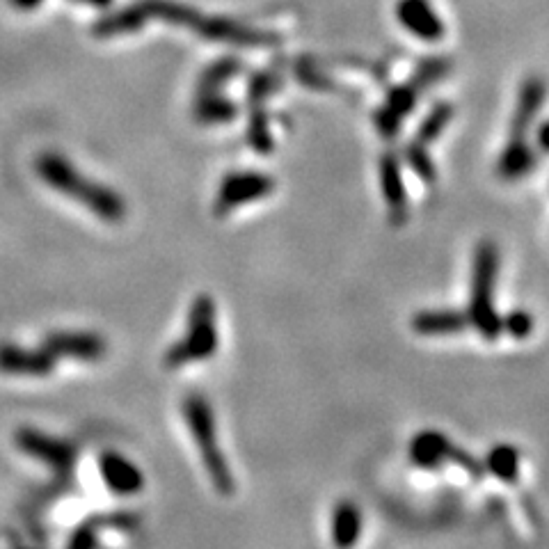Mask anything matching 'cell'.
Here are the masks:
<instances>
[{
    "label": "cell",
    "instance_id": "cell-1",
    "mask_svg": "<svg viewBox=\"0 0 549 549\" xmlns=\"http://www.w3.org/2000/svg\"><path fill=\"white\" fill-rule=\"evenodd\" d=\"M37 172L53 190L76 197L81 200L83 206H87L94 216H99L103 222H110V225H117L126 216V204L122 195H117L113 188L101 186L97 181L85 179L81 172L71 165L67 158L60 154H42L37 158Z\"/></svg>",
    "mask_w": 549,
    "mask_h": 549
},
{
    "label": "cell",
    "instance_id": "cell-2",
    "mask_svg": "<svg viewBox=\"0 0 549 549\" xmlns=\"http://www.w3.org/2000/svg\"><path fill=\"white\" fill-rule=\"evenodd\" d=\"M499 275V248L492 241H481L474 250L472 264V291H469L467 318L485 341L499 339L501 316L495 309V289Z\"/></svg>",
    "mask_w": 549,
    "mask_h": 549
},
{
    "label": "cell",
    "instance_id": "cell-3",
    "mask_svg": "<svg viewBox=\"0 0 549 549\" xmlns=\"http://www.w3.org/2000/svg\"><path fill=\"white\" fill-rule=\"evenodd\" d=\"M183 417H186L188 431L200 449L202 463L206 474L222 497L234 495L236 483L232 467H229L225 453L218 447V433H216V417H213V408L206 396L202 394H188L181 403Z\"/></svg>",
    "mask_w": 549,
    "mask_h": 549
},
{
    "label": "cell",
    "instance_id": "cell-4",
    "mask_svg": "<svg viewBox=\"0 0 549 549\" xmlns=\"http://www.w3.org/2000/svg\"><path fill=\"white\" fill-rule=\"evenodd\" d=\"M218 330H216V302L211 296H197L190 305L186 337L167 348L163 364L167 369H181L190 362H204L216 355Z\"/></svg>",
    "mask_w": 549,
    "mask_h": 549
},
{
    "label": "cell",
    "instance_id": "cell-5",
    "mask_svg": "<svg viewBox=\"0 0 549 549\" xmlns=\"http://www.w3.org/2000/svg\"><path fill=\"white\" fill-rule=\"evenodd\" d=\"M275 190V181L264 172H232L220 183L216 197V216H227L238 206L270 195Z\"/></svg>",
    "mask_w": 549,
    "mask_h": 549
},
{
    "label": "cell",
    "instance_id": "cell-6",
    "mask_svg": "<svg viewBox=\"0 0 549 549\" xmlns=\"http://www.w3.org/2000/svg\"><path fill=\"white\" fill-rule=\"evenodd\" d=\"M14 442H17V447L23 453H28L30 458H35L46 467L55 469V472L67 474L71 465L76 463L74 444L60 440V437H51L42 431H35V428H21V431L14 435Z\"/></svg>",
    "mask_w": 549,
    "mask_h": 549
},
{
    "label": "cell",
    "instance_id": "cell-7",
    "mask_svg": "<svg viewBox=\"0 0 549 549\" xmlns=\"http://www.w3.org/2000/svg\"><path fill=\"white\" fill-rule=\"evenodd\" d=\"M44 348L55 360L71 357L78 362H97L108 353L106 339L97 332H53L46 337Z\"/></svg>",
    "mask_w": 549,
    "mask_h": 549
},
{
    "label": "cell",
    "instance_id": "cell-8",
    "mask_svg": "<svg viewBox=\"0 0 549 549\" xmlns=\"http://www.w3.org/2000/svg\"><path fill=\"white\" fill-rule=\"evenodd\" d=\"M55 357L42 348H23L14 344L0 346V373L7 376L44 378L53 373Z\"/></svg>",
    "mask_w": 549,
    "mask_h": 549
},
{
    "label": "cell",
    "instance_id": "cell-9",
    "mask_svg": "<svg viewBox=\"0 0 549 549\" xmlns=\"http://www.w3.org/2000/svg\"><path fill=\"white\" fill-rule=\"evenodd\" d=\"M103 481L119 497H133L145 488V476L140 467L117 451H103L99 458Z\"/></svg>",
    "mask_w": 549,
    "mask_h": 549
},
{
    "label": "cell",
    "instance_id": "cell-10",
    "mask_svg": "<svg viewBox=\"0 0 549 549\" xmlns=\"http://www.w3.org/2000/svg\"><path fill=\"white\" fill-rule=\"evenodd\" d=\"M380 188H383L392 225H405V220H408V190H405L403 183L401 163L394 154H385L380 158Z\"/></svg>",
    "mask_w": 549,
    "mask_h": 549
},
{
    "label": "cell",
    "instance_id": "cell-11",
    "mask_svg": "<svg viewBox=\"0 0 549 549\" xmlns=\"http://www.w3.org/2000/svg\"><path fill=\"white\" fill-rule=\"evenodd\" d=\"M396 17L412 35L424 42H437L444 35V23L428 0H401L396 5Z\"/></svg>",
    "mask_w": 549,
    "mask_h": 549
},
{
    "label": "cell",
    "instance_id": "cell-12",
    "mask_svg": "<svg viewBox=\"0 0 549 549\" xmlns=\"http://www.w3.org/2000/svg\"><path fill=\"white\" fill-rule=\"evenodd\" d=\"M467 328V312H458V309H431V312H419L412 318V330L421 337H453Z\"/></svg>",
    "mask_w": 549,
    "mask_h": 549
},
{
    "label": "cell",
    "instance_id": "cell-13",
    "mask_svg": "<svg viewBox=\"0 0 549 549\" xmlns=\"http://www.w3.org/2000/svg\"><path fill=\"white\" fill-rule=\"evenodd\" d=\"M362 536V511L355 501L344 499L332 513V543L337 549H353Z\"/></svg>",
    "mask_w": 549,
    "mask_h": 549
},
{
    "label": "cell",
    "instance_id": "cell-14",
    "mask_svg": "<svg viewBox=\"0 0 549 549\" xmlns=\"http://www.w3.org/2000/svg\"><path fill=\"white\" fill-rule=\"evenodd\" d=\"M449 437L437 431H421L415 435L410 444V460L412 465L421 469H437L447 463L449 453Z\"/></svg>",
    "mask_w": 549,
    "mask_h": 549
},
{
    "label": "cell",
    "instance_id": "cell-15",
    "mask_svg": "<svg viewBox=\"0 0 549 549\" xmlns=\"http://www.w3.org/2000/svg\"><path fill=\"white\" fill-rule=\"evenodd\" d=\"M543 99H545V83L540 81V78H529V81L522 87L520 99H517V110L513 117L515 138H522L524 131L529 129L533 117L538 115L540 106H543Z\"/></svg>",
    "mask_w": 549,
    "mask_h": 549
},
{
    "label": "cell",
    "instance_id": "cell-16",
    "mask_svg": "<svg viewBox=\"0 0 549 549\" xmlns=\"http://www.w3.org/2000/svg\"><path fill=\"white\" fill-rule=\"evenodd\" d=\"M533 167H536V154H533V149L524 145L522 138H513L499 158L497 172L499 177L511 181L527 177Z\"/></svg>",
    "mask_w": 549,
    "mask_h": 549
},
{
    "label": "cell",
    "instance_id": "cell-17",
    "mask_svg": "<svg viewBox=\"0 0 549 549\" xmlns=\"http://www.w3.org/2000/svg\"><path fill=\"white\" fill-rule=\"evenodd\" d=\"M485 472L495 474L504 483H515L520 476V453L511 444H497L485 458Z\"/></svg>",
    "mask_w": 549,
    "mask_h": 549
},
{
    "label": "cell",
    "instance_id": "cell-18",
    "mask_svg": "<svg viewBox=\"0 0 549 549\" xmlns=\"http://www.w3.org/2000/svg\"><path fill=\"white\" fill-rule=\"evenodd\" d=\"M236 108L232 101H227L220 92H200L195 106V117L204 124H220L234 119Z\"/></svg>",
    "mask_w": 549,
    "mask_h": 549
},
{
    "label": "cell",
    "instance_id": "cell-19",
    "mask_svg": "<svg viewBox=\"0 0 549 549\" xmlns=\"http://www.w3.org/2000/svg\"><path fill=\"white\" fill-rule=\"evenodd\" d=\"M451 117H453V110L449 103H437L431 113L426 115L424 122H421L419 131H417V140L421 142V145H428V142L440 138L442 131L447 129V124L451 122Z\"/></svg>",
    "mask_w": 549,
    "mask_h": 549
},
{
    "label": "cell",
    "instance_id": "cell-20",
    "mask_svg": "<svg viewBox=\"0 0 549 549\" xmlns=\"http://www.w3.org/2000/svg\"><path fill=\"white\" fill-rule=\"evenodd\" d=\"M405 161L412 167V172L417 174L421 181L433 183L437 179V170L433 165V158L428 156V151L424 145H419V142H410L408 147H405Z\"/></svg>",
    "mask_w": 549,
    "mask_h": 549
},
{
    "label": "cell",
    "instance_id": "cell-21",
    "mask_svg": "<svg viewBox=\"0 0 549 549\" xmlns=\"http://www.w3.org/2000/svg\"><path fill=\"white\" fill-rule=\"evenodd\" d=\"M248 142L257 154H270L275 147L273 135L268 131V119L261 110H254L248 126Z\"/></svg>",
    "mask_w": 549,
    "mask_h": 549
},
{
    "label": "cell",
    "instance_id": "cell-22",
    "mask_svg": "<svg viewBox=\"0 0 549 549\" xmlns=\"http://www.w3.org/2000/svg\"><path fill=\"white\" fill-rule=\"evenodd\" d=\"M415 103H417V85H405V87H396V90L389 94L385 108L399 119H405L412 113Z\"/></svg>",
    "mask_w": 549,
    "mask_h": 549
},
{
    "label": "cell",
    "instance_id": "cell-23",
    "mask_svg": "<svg viewBox=\"0 0 549 549\" xmlns=\"http://www.w3.org/2000/svg\"><path fill=\"white\" fill-rule=\"evenodd\" d=\"M533 316L527 312V309H513L511 314L501 318V330L506 334H511L513 339H527L533 332Z\"/></svg>",
    "mask_w": 549,
    "mask_h": 549
},
{
    "label": "cell",
    "instance_id": "cell-24",
    "mask_svg": "<svg viewBox=\"0 0 549 549\" xmlns=\"http://www.w3.org/2000/svg\"><path fill=\"white\" fill-rule=\"evenodd\" d=\"M236 71V62L234 60H222L218 62V65H213L209 71H206L202 83H200V90L202 92H218L222 85H225L229 78L234 76Z\"/></svg>",
    "mask_w": 549,
    "mask_h": 549
},
{
    "label": "cell",
    "instance_id": "cell-25",
    "mask_svg": "<svg viewBox=\"0 0 549 549\" xmlns=\"http://www.w3.org/2000/svg\"><path fill=\"white\" fill-rule=\"evenodd\" d=\"M447 463H456L458 467H463L474 481H481L485 476V465L479 463V460H476L472 453L465 451L463 447H456V444H451V447H449Z\"/></svg>",
    "mask_w": 549,
    "mask_h": 549
},
{
    "label": "cell",
    "instance_id": "cell-26",
    "mask_svg": "<svg viewBox=\"0 0 549 549\" xmlns=\"http://www.w3.org/2000/svg\"><path fill=\"white\" fill-rule=\"evenodd\" d=\"M97 540H99L97 527H94V522H87L74 531V536L69 538L67 549H94L97 547Z\"/></svg>",
    "mask_w": 549,
    "mask_h": 549
},
{
    "label": "cell",
    "instance_id": "cell-27",
    "mask_svg": "<svg viewBox=\"0 0 549 549\" xmlns=\"http://www.w3.org/2000/svg\"><path fill=\"white\" fill-rule=\"evenodd\" d=\"M401 122H403V119H399L396 115L389 113L387 108H380V110H378V115H376L378 133L383 135V138H394V135L399 133Z\"/></svg>",
    "mask_w": 549,
    "mask_h": 549
},
{
    "label": "cell",
    "instance_id": "cell-28",
    "mask_svg": "<svg viewBox=\"0 0 549 549\" xmlns=\"http://www.w3.org/2000/svg\"><path fill=\"white\" fill-rule=\"evenodd\" d=\"M273 87H275V78H270V76H257L252 81L250 85V97L252 99H257L261 101L264 97H268L270 92H273Z\"/></svg>",
    "mask_w": 549,
    "mask_h": 549
},
{
    "label": "cell",
    "instance_id": "cell-29",
    "mask_svg": "<svg viewBox=\"0 0 549 549\" xmlns=\"http://www.w3.org/2000/svg\"><path fill=\"white\" fill-rule=\"evenodd\" d=\"M538 147L543 151H549V122H545L538 129Z\"/></svg>",
    "mask_w": 549,
    "mask_h": 549
},
{
    "label": "cell",
    "instance_id": "cell-30",
    "mask_svg": "<svg viewBox=\"0 0 549 549\" xmlns=\"http://www.w3.org/2000/svg\"><path fill=\"white\" fill-rule=\"evenodd\" d=\"M12 3L17 5V7H21V10H30V7L39 5V3H42V0H12Z\"/></svg>",
    "mask_w": 549,
    "mask_h": 549
},
{
    "label": "cell",
    "instance_id": "cell-31",
    "mask_svg": "<svg viewBox=\"0 0 549 549\" xmlns=\"http://www.w3.org/2000/svg\"><path fill=\"white\" fill-rule=\"evenodd\" d=\"M90 3H94V5H108L110 0H90Z\"/></svg>",
    "mask_w": 549,
    "mask_h": 549
}]
</instances>
